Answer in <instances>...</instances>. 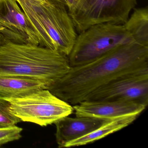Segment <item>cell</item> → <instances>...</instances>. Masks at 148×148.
Instances as JSON below:
<instances>
[{
    "instance_id": "5",
    "label": "cell",
    "mask_w": 148,
    "mask_h": 148,
    "mask_svg": "<svg viewBox=\"0 0 148 148\" xmlns=\"http://www.w3.org/2000/svg\"><path fill=\"white\" fill-rule=\"evenodd\" d=\"M10 103L11 113L23 122L41 126L55 123L73 113V106L53 95L47 89L19 98H4Z\"/></svg>"
},
{
    "instance_id": "18",
    "label": "cell",
    "mask_w": 148,
    "mask_h": 148,
    "mask_svg": "<svg viewBox=\"0 0 148 148\" xmlns=\"http://www.w3.org/2000/svg\"><path fill=\"white\" fill-rule=\"evenodd\" d=\"M51 1H56V2H59V3H62V4H64V5H66L65 1L64 0H51Z\"/></svg>"
},
{
    "instance_id": "4",
    "label": "cell",
    "mask_w": 148,
    "mask_h": 148,
    "mask_svg": "<svg viewBox=\"0 0 148 148\" xmlns=\"http://www.w3.org/2000/svg\"><path fill=\"white\" fill-rule=\"evenodd\" d=\"M133 41L123 25L105 23L92 26L77 36L68 56L70 65L87 64L120 45Z\"/></svg>"
},
{
    "instance_id": "2",
    "label": "cell",
    "mask_w": 148,
    "mask_h": 148,
    "mask_svg": "<svg viewBox=\"0 0 148 148\" xmlns=\"http://www.w3.org/2000/svg\"><path fill=\"white\" fill-rule=\"evenodd\" d=\"M71 67L68 56L44 47L11 42L0 46V75L32 78L50 86Z\"/></svg>"
},
{
    "instance_id": "1",
    "label": "cell",
    "mask_w": 148,
    "mask_h": 148,
    "mask_svg": "<svg viewBox=\"0 0 148 148\" xmlns=\"http://www.w3.org/2000/svg\"><path fill=\"white\" fill-rule=\"evenodd\" d=\"M148 69V46L135 41L119 46L89 63L71 66L47 90L71 105L119 77Z\"/></svg>"
},
{
    "instance_id": "17",
    "label": "cell",
    "mask_w": 148,
    "mask_h": 148,
    "mask_svg": "<svg viewBox=\"0 0 148 148\" xmlns=\"http://www.w3.org/2000/svg\"><path fill=\"white\" fill-rule=\"evenodd\" d=\"M6 43H7V41H6L4 37L0 34V46H1Z\"/></svg>"
},
{
    "instance_id": "16",
    "label": "cell",
    "mask_w": 148,
    "mask_h": 148,
    "mask_svg": "<svg viewBox=\"0 0 148 148\" xmlns=\"http://www.w3.org/2000/svg\"><path fill=\"white\" fill-rule=\"evenodd\" d=\"M66 6L68 9V12H71L75 7L77 3L78 0H64Z\"/></svg>"
},
{
    "instance_id": "8",
    "label": "cell",
    "mask_w": 148,
    "mask_h": 148,
    "mask_svg": "<svg viewBox=\"0 0 148 148\" xmlns=\"http://www.w3.org/2000/svg\"><path fill=\"white\" fill-rule=\"evenodd\" d=\"M0 34L7 42L39 45L36 32L16 0H0Z\"/></svg>"
},
{
    "instance_id": "15",
    "label": "cell",
    "mask_w": 148,
    "mask_h": 148,
    "mask_svg": "<svg viewBox=\"0 0 148 148\" xmlns=\"http://www.w3.org/2000/svg\"><path fill=\"white\" fill-rule=\"evenodd\" d=\"M23 129L15 125L0 128V147L9 142L21 138Z\"/></svg>"
},
{
    "instance_id": "3",
    "label": "cell",
    "mask_w": 148,
    "mask_h": 148,
    "mask_svg": "<svg viewBox=\"0 0 148 148\" xmlns=\"http://www.w3.org/2000/svg\"><path fill=\"white\" fill-rule=\"evenodd\" d=\"M36 32L39 46L70 54L78 34L66 6L51 0H16Z\"/></svg>"
},
{
    "instance_id": "14",
    "label": "cell",
    "mask_w": 148,
    "mask_h": 148,
    "mask_svg": "<svg viewBox=\"0 0 148 148\" xmlns=\"http://www.w3.org/2000/svg\"><path fill=\"white\" fill-rule=\"evenodd\" d=\"M10 103L0 97V128L15 125L21 120L11 113L9 110Z\"/></svg>"
},
{
    "instance_id": "13",
    "label": "cell",
    "mask_w": 148,
    "mask_h": 148,
    "mask_svg": "<svg viewBox=\"0 0 148 148\" xmlns=\"http://www.w3.org/2000/svg\"><path fill=\"white\" fill-rule=\"evenodd\" d=\"M125 28L137 43L148 46V7L134 8Z\"/></svg>"
},
{
    "instance_id": "10",
    "label": "cell",
    "mask_w": 148,
    "mask_h": 148,
    "mask_svg": "<svg viewBox=\"0 0 148 148\" xmlns=\"http://www.w3.org/2000/svg\"><path fill=\"white\" fill-rule=\"evenodd\" d=\"M106 119L86 116L64 117L55 123L56 142L59 148L93 131Z\"/></svg>"
},
{
    "instance_id": "12",
    "label": "cell",
    "mask_w": 148,
    "mask_h": 148,
    "mask_svg": "<svg viewBox=\"0 0 148 148\" xmlns=\"http://www.w3.org/2000/svg\"><path fill=\"white\" fill-rule=\"evenodd\" d=\"M138 116H128L106 119L93 131L67 143L64 148L85 145L105 137L132 123Z\"/></svg>"
},
{
    "instance_id": "9",
    "label": "cell",
    "mask_w": 148,
    "mask_h": 148,
    "mask_svg": "<svg viewBox=\"0 0 148 148\" xmlns=\"http://www.w3.org/2000/svg\"><path fill=\"white\" fill-rule=\"evenodd\" d=\"M77 116L109 119L128 116H139L147 106L133 101L85 100L73 106Z\"/></svg>"
},
{
    "instance_id": "11",
    "label": "cell",
    "mask_w": 148,
    "mask_h": 148,
    "mask_svg": "<svg viewBox=\"0 0 148 148\" xmlns=\"http://www.w3.org/2000/svg\"><path fill=\"white\" fill-rule=\"evenodd\" d=\"M49 85L39 79L22 76L0 75V97L19 98L37 91L47 89Z\"/></svg>"
},
{
    "instance_id": "7",
    "label": "cell",
    "mask_w": 148,
    "mask_h": 148,
    "mask_svg": "<svg viewBox=\"0 0 148 148\" xmlns=\"http://www.w3.org/2000/svg\"><path fill=\"white\" fill-rule=\"evenodd\" d=\"M125 100L148 105V69L117 78L89 95L85 100Z\"/></svg>"
},
{
    "instance_id": "6",
    "label": "cell",
    "mask_w": 148,
    "mask_h": 148,
    "mask_svg": "<svg viewBox=\"0 0 148 148\" xmlns=\"http://www.w3.org/2000/svg\"><path fill=\"white\" fill-rule=\"evenodd\" d=\"M137 0H78L68 12L79 33L92 26L102 23L123 25Z\"/></svg>"
}]
</instances>
